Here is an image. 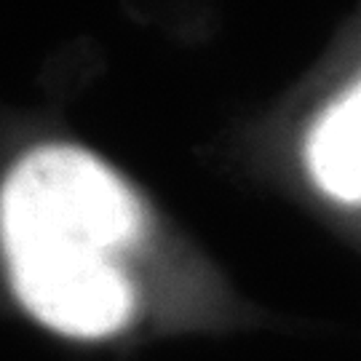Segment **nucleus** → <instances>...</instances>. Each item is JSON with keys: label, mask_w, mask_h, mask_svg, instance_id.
I'll return each mask as SVG.
<instances>
[{"label": "nucleus", "mask_w": 361, "mask_h": 361, "mask_svg": "<svg viewBox=\"0 0 361 361\" xmlns=\"http://www.w3.org/2000/svg\"><path fill=\"white\" fill-rule=\"evenodd\" d=\"M142 209L110 166L73 145L16 161L0 188V246L16 297L70 337L116 335L134 313L118 257L140 241Z\"/></svg>", "instance_id": "obj_1"}, {"label": "nucleus", "mask_w": 361, "mask_h": 361, "mask_svg": "<svg viewBox=\"0 0 361 361\" xmlns=\"http://www.w3.org/2000/svg\"><path fill=\"white\" fill-rule=\"evenodd\" d=\"M305 164L322 193L361 207V75L313 123Z\"/></svg>", "instance_id": "obj_2"}]
</instances>
